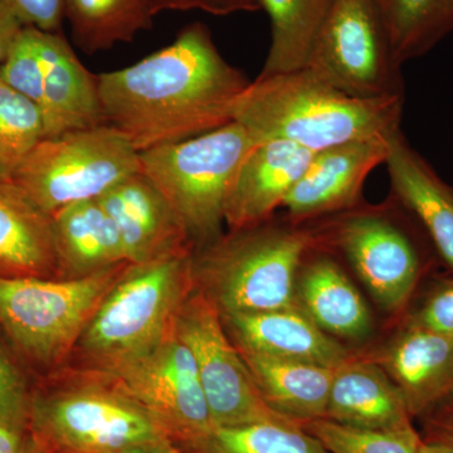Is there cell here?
<instances>
[{
	"mask_svg": "<svg viewBox=\"0 0 453 453\" xmlns=\"http://www.w3.org/2000/svg\"><path fill=\"white\" fill-rule=\"evenodd\" d=\"M250 83L220 55L202 23L187 26L172 44L138 64L97 76L106 124L139 153L234 121Z\"/></svg>",
	"mask_w": 453,
	"mask_h": 453,
	"instance_id": "6da1fadb",
	"label": "cell"
},
{
	"mask_svg": "<svg viewBox=\"0 0 453 453\" xmlns=\"http://www.w3.org/2000/svg\"><path fill=\"white\" fill-rule=\"evenodd\" d=\"M404 96H351L306 68L257 77L238 100L234 121L253 144L285 140L319 153L402 130Z\"/></svg>",
	"mask_w": 453,
	"mask_h": 453,
	"instance_id": "7a4b0ae2",
	"label": "cell"
},
{
	"mask_svg": "<svg viewBox=\"0 0 453 453\" xmlns=\"http://www.w3.org/2000/svg\"><path fill=\"white\" fill-rule=\"evenodd\" d=\"M29 423L52 453H119L173 442L115 377L73 366L35 380Z\"/></svg>",
	"mask_w": 453,
	"mask_h": 453,
	"instance_id": "3957f363",
	"label": "cell"
},
{
	"mask_svg": "<svg viewBox=\"0 0 453 453\" xmlns=\"http://www.w3.org/2000/svg\"><path fill=\"white\" fill-rule=\"evenodd\" d=\"M192 257L193 252H187L127 265L65 366L111 372L157 347L195 290Z\"/></svg>",
	"mask_w": 453,
	"mask_h": 453,
	"instance_id": "277c9868",
	"label": "cell"
},
{
	"mask_svg": "<svg viewBox=\"0 0 453 453\" xmlns=\"http://www.w3.org/2000/svg\"><path fill=\"white\" fill-rule=\"evenodd\" d=\"M315 246L309 226L273 225L229 231L193 252L195 290L220 315L258 314L299 306L297 276Z\"/></svg>",
	"mask_w": 453,
	"mask_h": 453,
	"instance_id": "5b68a950",
	"label": "cell"
},
{
	"mask_svg": "<svg viewBox=\"0 0 453 453\" xmlns=\"http://www.w3.org/2000/svg\"><path fill=\"white\" fill-rule=\"evenodd\" d=\"M127 265L74 280L0 277V329L33 380L67 365L92 315Z\"/></svg>",
	"mask_w": 453,
	"mask_h": 453,
	"instance_id": "8992f818",
	"label": "cell"
},
{
	"mask_svg": "<svg viewBox=\"0 0 453 453\" xmlns=\"http://www.w3.org/2000/svg\"><path fill=\"white\" fill-rule=\"evenodd\" d=\"M237 121L196 138L140 151V173L159 190L196 250L216 242L235 173L251 150Z\"/></svg>",
	"mask_w": 453,
	"mask_h": 453,
	"instance_id": "52a82bcc",
	"label": "cell"
},
{
	"mask_svg": "<svg viewBox=\"0 0 453 453\" xmlns=\"http://www.w3.org/2000/svg\"><path fill=\"white\" fill-rule=\"evenodd\" d=\"M319 220L309 226L315 246L344 256L381 308L403 309L421 279L429 238L414 229L417 219L395 196L378 207L360 203Z\"/></svg>",
	"mask_w": 453,
	"mask_h": 453,
	"instance_id": "ba28073f",
	"label": "cell"
},
{
	"mask_svg": "<svg viewBox=\"0 0 453 453\" xmlns=\"http://www.w3.org/2000/svg\"><path fill=\"white\" fill-rule=\"evenodd\" d=\"M140 172L139 151L110 125L43 139L11 181L44 213L94 201Z\"/></svg>",
	"mask_w": 453,
	"mask_h": 453,
	"instance_id": "9c48e42d",
	"label": "cell"
},
{
	"mask_svg": "<svg viewBox=\"0 0 453 453\" xmlns=\"http://www.w3.org/2000/svg\"><path fill=\"white\" fill-rule=\"evenodd\" d=\"M303 68L351 96H404L377 0H333Z\"/></svg>",
	"mask_w": 453,
	"mask_h": 453,
	"instance_id": "30bf717a",
	"label": "cell"
},
{
	"mask_svg": "<svg viewBox=\"0 0 453 453\" xmlns=\"http://www.w3.org/2000/svg\"><path fill=\"white\" fill-rule=\"evenodd\" d=\"M173 330L195 357L213 426L294 423L268 407L219 310L204 295L192 291L175 315Z\"/></svg>",
	"mask_w": 453,
	"mask_h": 453,
	"instance_id": "8fae6325",
	"label": "cell"
},
{
	"mask_svg": "<svg viewBox=\"0 0 453 453\" xmlns=\"http://www.w3.org/2000/svg\"><path fill=\"white\" fill-rule=\"evenodd\" d=\"M106 374L118 380L175 445L213 427L195 357L173 329L145 356Z\"/></svg>",
	"mask_w": 453,
	"mask_h": 453,
	"instance_id": "7c38bea8",
	"label": "cell"
},
{
	"mask_svg": "<svg viewBox=\"0 0 453 453\" xmlns=\"http://www.w3.org/2000/svg\"><path fill=\"white\" fill-rule=\"evenodd\" d=\"M392 138L357 140L315 153L283 202L288 222L305 226L359 205L366 178L386 164Z\"/></svg>",
	"mask_w": 453,
	"mask_h": 453,
	"instance_id": "4fadbf2b",
	"label": "cell"
},
{
	"mask_svg": "<svg viewBox=\"0 0 453 453\" xmlns=\"http://www.w3.org/2000/svg\"><path fill=\"white\" fill-rule=\"evenodd\" d=\"M97 201L115 223L129 264L195 252L168 202L142 173L124 179Z\"/></svg>",
	"mask_w": 453,
	"mask_h": 453,
	"instance_id": "5bb4252c",
	"label": "cell"
},
{
	"mask_svg": "<svg viewBox=\"0 0 453 453\" xmlns=\"http://www.w3.org/2000/svg\"><path fill=\"white\" fill-rule=\"evenodd\" d=\"M314 154L285 140L253 144L238 166L226 201L229 231L252 228L270 220L303 177Z\"/></svg>",
	"mask_w": 453,
	"mask_h": 453,
	"instance_id": "9a60e30c",
	"label": "cell"
},
{
	"mask_svg": "<svg viewBox=\"0 0 453 453\" xmlns=\"http://www.w3.org/2000/svg\"><path fill=\"white\" fill-rule=\"evenodd\" d=\"M372 360L403 396L412 417L432 412L453 389V335L404 323Z\"/></svg>",
	"mask_w": 453,
	"mask_h": 453,
	"instance_id": "2e32d148",
	"label": "cell"
},
{
	"mask_svg": "<svg viewBox=\"0 0 453 453\" xmlns=\"http://www.w3.org/2000/svg\"><path fill=\"white\" fill-rule=\"evenodd\" d=\"M42 67V98L44 139L56 138L68 131L105 125L97 76L77 58L61 33L37 29Z\"/></svg>",
	"mask_w": 453,
	"mask_h": 453,
	"instance_id": "e0dca14e",
	"label": "cell"
},
{
	"mask_svg": "<svg viewBox=\"0 0 453 453\" xmlns=\"http://www.w3.org/2000/svg\"><path fill=\"white\" fill-rule=\"evenodd\" d=\"M238 350L280 359L338 368L353 354L324 332L300 306L258 312L220 315Z\"/></svg>",
	"mask_w": 453,
	"mask_h": 453,
	"instance_id": "ac0fdd59",
	"label": "cell"
},
{
	"mask_svg": "<svg viewBox=\"0 0 453 453\" xmlns=\"http://www.w3.org/2000/svg\"><path fill=\"white\" fill-rule=\"evenodd\" d=\"M392 195L412 213L434 251L453 273V189L399 130L386 160Z\"/></svg>",
	"mask_w": 453,
	"mask_h": 453,
	"instance_id": "d6986e66",
	"label": "cell"
},
{
	"mask_svg": "<svg viewBox=\"0 0 453 453\" xmlns=\"http://www.w3.org/2000/svg\"><path fill=\"white\" fill-rule=\"evenodd\" d=\"M325 418L353 427L396 431L412 426L399 389L372 357H353L335 369Z\"/></svg>",
	"mask_w": 453,
	"mask_h": 453,
	"instance_id": "ffe728a7",
	"label": "cell"
},
{
	"mask_svg": "<svg viewBox=\"0 0 453 453\" xmlns=\"http://www.w3.org/2000/svg\"><path fill=\"white\" fill-rule=\"evenodd\" d=\"M0 277L58 279L52 217L0 180Z\"/></svg>",
	"mask_w": 453,
	"mask_h": 453,
	"instance_id": "44dd1931",
	"label": "cell"
},
{
	"mask_svg": "<svg viewBox=\"0 0 453 453\" xmlns=\"http://www.w3.org/2000/svg\"><path fill=\"white\" fill-rule=\"evenodd\" d=\"M52 223L59 280L83 279L127 264L120 234L97 199L59 211Z\"/></svg>",
	"mask_w": 453,
	"mask_h": 453,
	"instance_id": "7402d4cb",
	"label": "cell"
},
{
	"mask_svg": "<svg viewBox=\"0 0 453 453\" xmlns=\"http://www.w3.org/2000/svg\"><path fill=\"white\" fill-rule=\"evenodd\" d=\"M309 252L297 276L300 309L329 335L365 338L371 333L372 316L359 291L335 259L325 253L310 258Z\"/></svg>",
	"mask_w": 453,
	"mask_h": 453,
	"instance_id": "603a6c76",
	"label": "cell"
},
{
	"mask_svg": "<svg viewBox=\"0 0 453 453\" xmlns=\"http://www.w3.org/2000/svg\"><path fill=\"white\" fill-rule=\"evenodd\" d=\"M240 353L265 402L276 413L301 427L314 419L325 418L336 368Z\"/></svg>",
	"mask_w": 453,
	"mask_h": 453,
	"instance_id": "cb8c5ba5",
	"label": "cell"
},
{
	"mask_svg": "<svg viewBox=\"0 0 453 453\" xmlns=\"http://www.w3.org/2000/svg\"><path fill=\"white\" fill-rule=\"evenodd\" d=\"M74 43L88 53L129 43L153 27L150 0H65Z\"/></svg>",
	"mask_w": 453,
	"mask_h": 453,
	"instance_id": "d4e9b609",
	"label": "cell"
},
{
	"mask_svg": "<svg viewBox=\"0 0 453 453\" xmlns=\"http://www.w3.org/2000/svg\"><path fill=\"white\" fill-rule=\"evenodd\" d=\"M271 22V44L258 77L305 67L333 0H259Z\"/></svg>",
	"mask_w": 453,
	"mask_h": 453,
	"instance_id": "484cf974",
	"label": "cell"
},
{
	"mask_svg": "<svg viewBox=\"0 0 453 453\" xmlns=\"http://www.w3.org/2000/svg\"><path fill=\"white\" fill-rule=\"evenodd\" d=\"M395 61L419 58L453 31V0H377Z\"/></svg>",
	"mask_w": 453,
	"mask_h": 453,
	"instance_id": "4316f807",
	"label": "cell"
},
{
	"mask_svg": "<svg viewBox=\"0 0 453 453\" xmlns=\"http://www.w3.org/2000/svg\"><path fill=\"white\" fill-rule=\"evenodd\" d=\"M179 447L186 453H329L301 426L288 422L213 426Z\"/></svg>",
	"mask_w": 453,
	"mask_h": 453,
	"instance_id": "83f0119b",
	"label": "cell"
},
{
	"mask_svg": "<svg viewBox=\"0 0 453 453\" xmlns=\"http://www.w3.org/2000/svg\"><path fill=\"white\" fill-rule=\"evenodd\" d=\"M43 139L40 107L0 80V180L11 181L20 164Z\"/></svg>",
	"mask_w": 453,
	"mask_h": 453,
	"instance_id": "f1b7e54d",
	"label": "cell"
},
{
	"mask_svg": "<svg viewBox=\"0 0 453 453\" xmlns=\"http://www.w3.org/2000/svg\"><path fill=\"white\" fill-rule=\"evenodd\" d=\"M329 453H417L423 440L413 426L375 431L319 418L303 425Z\"/></svg>",
	"mask_w": 453,
	"mask_h": 453,
	"instance_id": "f546056e",
	"label": "cell"
},
{
	"mask_svg": "<svg viewBox=\"0 0 453 453\" xmlns=\"http://www.w3.org/2000/svg\"><path fill=\"white\" fill-rule=\"evenodd\" d=\"M0 80L40 107L42 67L37 28L25 27L0 67Z\"/></svg>",
	"mask_w": 453,
	"mask_h": 453,
	"instance_id": "4dcf8cb0",
	"label": "cell"
},
{
	"mask_svg": "<svg viewBox=\"0 0 453 453\" xmlns=\"http://www.w3.org/2000/svg\"><path fill=\"white\" fill-rule=\"evenodd\" d=\"M33 384L31 372L0 329V421L28 418Z\"/></svg>",
	"mask_w": 453,
	"mask_h": 453,
	"instance_id": "1f68e13d",
	"label": "cell"
},
{
	"mask_svg": "<svg viewBox=\"0 0 453 453\" xmlns=\"http://www.w3.org/2000/svg\"><path fill=\"white\" fill-rule=\"evenodd\" d=\"M405 323L453 335V277L434 283Z\"/></svg>",
	"mask_w": 453,
	"mask_h": 453,
	"instance_id": "d6a6232c",
	"label": "cell"
},
{
	"mask_svg": "<svg viewBox=\"0 0 453 453\" xmlns=\"http://www.w3.org/2000/svg\"><path fill=\"white\" fill-rule=\"evenodd\" d=\"M19 22L40 31L58 33L65 18V0H5Z\"/></svg>",
	"mask_w": 453,
	"mask_h": 453,
	"instance_id": "836d02e7",
	"label": "cell"
},
{
	"mask_svg": "<svg viewBox=\"0 0 453 453\" xmlns=\"http://www.w3.org/2000/svg\"><path fill=\"white\" fill-rule=\"evenodd\" d=\"M155 16L165 11H202L213 16L259 11V0H150Z\"/></svg>",
	"mask_w": 453,
	"mask_h": 453,
	"instance_id": "e575fe53",
	"label": "cell"
},
{
	"mask_svg": "<svg viewBox=\"0 0 453 453\" xmlns=\"http://www.w3.org/2000/svg\"><path fill=\"white\" fill-rule=\"evenodd\" d=\"M0 453H52L28 418L0 421Z\"/></svg>",
	"mask_w": 453,
	"mask_h": 453,
	"instance_id": "d590c367",
	"label": "cell"
},
{
	"mask_svg": "<svg viewBox=\"0 0 453 453\" xmlns=\"http://www.w3.org/2000/svg\"><path fill=\"white\" fill-rule=\"evenodd\" d=\"M25 28L5 0H0V67L7 58L9 50Z\"/></svg>",
	"mask_w": 453,
	"mask_h": 453,
	"instance_id": "8d00e7d4",
	"label": "cell"
},
{
	"mask_svg": "<svg viewBox=\"0 0 453 453\" xmlns=\"http://www.w3.org/2000/svg\"><path fill=\"white\" fill-rule=\"evenodd\" d=\"M428 441L453 446V405L447 403L432 414L427 422Z\"/></svg>",
	"mask_w": 453,
	"mask_h": 453,
	"instance_id": "74e56055",
	"label": "cell"
},
{
	"mask_svg": "<svg viewBox=\"0 0 453 453\" xmlns=\"http://www.w3.org/2000/svg\"><path fill=\"white\" fill-rule=\"evenodd\" d=\"M119 453H186L174 442L164 443V445L140 447V449H127Z\"/></svg>",
	"mask_w": 453,
	"mask_h": 453,
	"instance_id": "f35d334b",
	"label": "cell"
},
{
	"mask_svg": "<svg viewBox=\"0 0 453 453\" xmlns=\"http://www.w3.org/2000/svg\"><path fill=\"white\" fill-rule=\"evenodd\" d=\"M417 453H453V446L436 441H423Z\"/></svg>",
	"mask_w": 453,
	"mask_h": 453,
	"instance_id": "ab89813d",
	"label": "cell"
},
{
	"mask_svg": "<svg viewBox=\"0 0 453 453\" xmlns=\"http://www.w3.org/2000/svg\"><path fill=\"white\" fill-rule=\"evenodd\" d=\"M446 402H449V404L453 405V389L452 392L449 393V398L446 399Z\"/></svg>",
	"mask_w": 453,
	"mask_h": 453,
	"instance_id": "60d3db41",
	"label": "cell"
}]
</instances>
